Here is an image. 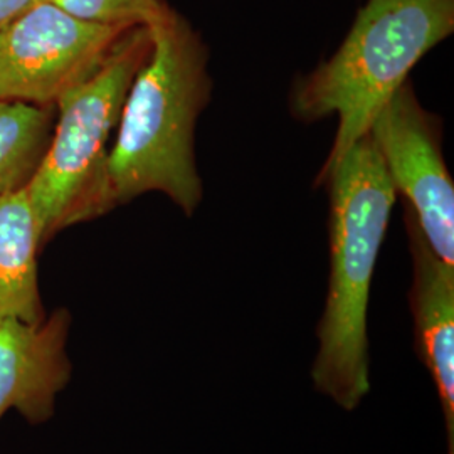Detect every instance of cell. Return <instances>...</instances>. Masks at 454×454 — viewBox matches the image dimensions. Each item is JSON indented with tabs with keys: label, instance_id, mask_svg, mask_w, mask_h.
<instances>
[{
	"label": "cell",
	"instance_id": "cell-1",
	"mask_svg": "<svg viewBox=\"0 0 454 454\" xmlns=\"http://www.w3.org/2000/svg\"><path fill=\"white\" fill-rule=\"evenodd\" d=\"M150 33V56L131 82L110 148V197L116 207L162 192L192 215L204 195L195 127L211 99L209 49L177 11Z\"/></svg>",
	"mask_w": 454,
	"mask_h": 454
},
{
	"label": "cell",
	"instance_id": "cell-2",
	"mask_svg": "<svg viewBox=\"0 0 454 454\" xmlns=\"http://www.w3.org/2000/svg\"><path fill=\"white\" fill-rule=\"evenodd\" d=\"M324 184L330 189V275L309 377L313 389L352 412L371 392L367 311L397 191L369 133Z\"/></svg>",
	"mask_w": 454,
	"mask_h": 454
},
{
	"label": "cell",
	"instance_id": "cell-3",
	"mask_svg": "<svg viewBox=\"0 0 454 454\" xmlns=\"http://www.w3.org/2000/svg\"><path fill=\"white\" fill-rule=\"evenodd\" d=\"M454 31V0H367L335 54L294 82L300 121L337 116V133L317 185L364 138L412 67Z\"/></svg>",
	"mask_w": 454,
	"mask_h": 454
},
{
	"label": "cell",
	"instance_id": "cell-4",
	"mask_svg": "<svg viewBox=\"0 0 454 454\" xmlns=\"http://www.w3.org/2000/svg\"><path fill=\"white\" fill-rule=\"evenodd\" d=\"M150 51V27L127 29L97 73L56 105L48 150L24 187L43 244L66 227L114 211L108 180L110 142L131 82Z\"/></svg>",
	"mask_w": 454,
	"mask_h": 454
},
{
	"label": "cell",
	"instance_id": "cell-5",
	"mask_svg": "<svg viewBox=\"0 0 454 454\" xmlns=\"http://www.w3.org/2000/svg\"><path fill=\"white\" fill-rule=\"evenodd\" d=\"M130 27L82 20L46 2L0 27V101L56 106L91 78Z\"/></svg>",
	"mask_w": 454,
	"mask_h": 454
},
{
	"label": "cell",
	"instance_id": "cell-6",
	"mask_svg": "<svg viewBox=\"0 0 454 454\" xmlns=\"http://www.w3.org/2000/svg\"><path fill=\"white\" fill-rule=\"evenodd\" d=\"M369 135L426 243L454 266V185L441 150V123L422 108L409 80L377 114Z\"/></svg>",
	"mask_w": 454,
	"mask_h": 454
},
{
	"label": "cell",
	"instance_id": "cell-7",
	"mask_svg": "<svg viewBox=\"0 0 454 454\" xmlns=\"http://www.w3.org/2000/svg\"><path fill=\"white\" fill-rule=\"evenodd\" d=\"M69 326L66 309L35 324L0 318V419L11 409L31 424L52 418L73 372L66 350Z\"/></svg>",
	"mask_w": 454,
	"mask_h": 454
},
{
	"label": "cell",
	"instance_id": "cell-8",
	"mask_svg": "<svg viewBox=\"0 0 454 454\" xmlns=\"http://www.w3.org/2000/svg\"><path fill=\"white\" fill-rule=\"evenodd\" d=\"M406 229L412 258L409 307L416 350L438 392L446 431V454H454V266L429 247L411 207Z\"/></svg>",
	"mask_w": 454,
	"mask_h": 454
},
{
	"label": "cell",
	"instance_id": "cell-9",
	"mask_svg": "<svg viewBox=\"0 0 454 454\" xmlns=\"http://www.w3.org/2000/svg\"><path fill=\"white\" fill-rule=\"evenodd\" d=\"M41 247V232L26 189L0 195V318L35 324L46 317L37 283Z\"/></svg>",
	"mask_w": 454,
	"mask_h": 454
},
{
	"label": "cell",
	"instance_id": "cell-10",
	"mask_svg": "<svg viewBox=\"0 0 454 454\" xmlns=\"http://www.w3.org/2000/svg\"><path fill=\"white\" fill-rule=\"evenodd\" d=\"M56 106L0 101V195L24 189L48 150Z\"/></svg>",
	"mask_w": 454,
	"mask_h": 454
},
{
	"label": "cell",
	"instance_id": "cell-11",
	"mask_svg": "<svg viewBox=\"0 0 454 454\" xmlns=\"http://www.w3.org/2000/svg\"><path fill=\"white\" fill-rule=\"evenodd\" d=\"M61 9L82 20L118 26L152 27L170 16L167 0H54Z\"/></svg>",
	"mask_w": 454,
	"mask_h": 454
},
{
	"label": "cell",
	"instance_id": "cell-12",
	"mask_svg": "<svg viewBox=\"0 0 454 454\" xmlns=\"http://www.w3.org/2000/svg\"><path fill=\"white\" fill-rule=\"evenodd\" d=\"M54 0H0V27L29 12L34 7Z\"/></svg>",
	"mask_w": 454,
	"mask_h": 454
}]
</instances>
